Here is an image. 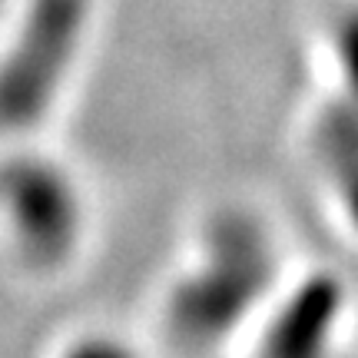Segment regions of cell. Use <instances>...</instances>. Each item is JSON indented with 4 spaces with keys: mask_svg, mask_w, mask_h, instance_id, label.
Instances as JSON below:
<instances>
[{
    "mask_svg": "<svg viewBox=\"0 0 358 358\" xmlns=\"http://www.w3.org/2000/svg\"><path fill=\"white\" fill-rule=\"evenodd\" d=\"M332 47L338 70H342V90L358 96V3L338 13L332 30Z\"/></svg>",
    "mask_w": 358,
    "mask_h": 358,
    "instance_id": "6",
    "label": "cell"
},
{
    "mask_svg": "<svg viewBox=\"0 0 358 358\" xmlns=\"http://www.w3.org/2000/svg\"><path fill=\"white\" fill-rule=\"evenodd\" d=\"M0 209L20 249L40 266L64 262L83 229L77 182L43 156H13L0 163Z\"/></svg>",
    "mask_w": 358,
    "mask_h": 358,
    "instance_id": "3",
    "label": "cell"
},
{
    "mask_svg": "<svg viewBox=\"0 0 358 358\" xmlns=\"http://www.w3.org/2000/svg\"><path fill=\"white\" fill-rule=\"evenodd\" d=\"M87 20L90 0H30L17 40L0 57V133H24L43 120L77 60Z\"/></svg>",
    "mask_w": 358,
    "mask_h": 358,
    "instance_id": "2",
    "label": "cell"
},
{
    "mask_svg": "<svg viewBox=\"0 0 358 358\" xmlns=\"http://www.w3.org/2000/svg\"><path fill=\"white\" fill-rule=\"evenodd\" d=\"M345 312V289L335 275H308L262 335V358H335V332Z\"/></svg>",
    "mask_w": 358,
    "mask_h": 358,
    "instance_id": "4",
    "label": "cell"
},
{
    "mask_svg": "<svg viewBox=\"0 0 358 358\" xmlns=\"http://www.w3.org/2000/svg\"><path fill=\"white\" fill-rule=\"evenodd\" d=\"M275 275L268 232L245 213L209 226L203 262L169 295V332L186 348H209L259 306Z\"/></svg>",
    "mask_w": 358,
    "mask_h": 358,
    "instance_id": "1",
    "label": "cell"
},
{
    "mask_svg": "<svg viewBox=\"0 0 358 358\" xmlns=\"http://www.w3.org/2000/svg\"><path fill=\"white\" fill-rule=\"evenodd\" d=\"M315 153L358 226V96L338 90L315 120Z\"/></svg>",
    "mask_w": 358,
    "mask_h": 358,
    "instance_id": "5",
    "label": "cell"
},
{
    "mask_svg": "<svg viewBox=\"0 0 358 358\" xmlns=\"http://www.w3.org/2000/svg\"><path fill=\"white\" fill-rule=\"evenodd\" d=\"M66 358H136V352L116 338H87L77 348H70Z\"/></svg>",
    "mask_w": 358,
    "mask_h": 358,
    "instance_id": "7",
    "label": "cell"
}]
</instances>
